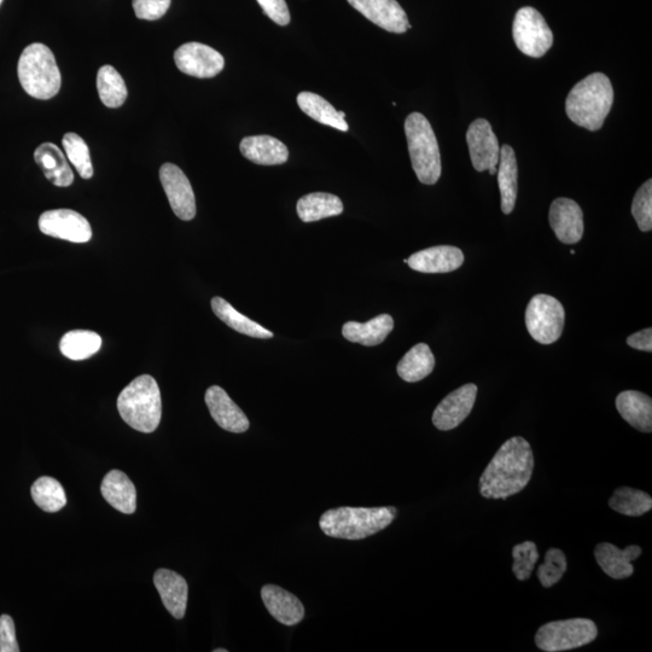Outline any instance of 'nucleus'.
<instances>
[{
  "mask_svg": "<svg viewBox=\"0 0 652 652\" xmlns=\"http://www.w3.org/2000/svg\"><path fill=\"white\" fill-rule=\"evenodd\" d=\"M240 149L247 160L260 166L283 165L289 159L287 145L271 136L243 138Z\"/></svg>",
  "mask_w": 652,
  "mask_h": 652,
  "instance_id": "obj_23",
  "label": "nucleus"
},
{
  "mask_svg": "<svg viewBox=\"0 0 652 652\" xmlns=\"http://www.w3.org/2000/svg\"><path fill=\"white\" fill-rule=\"evenodd\" d=\"M2 3H3V0H0V5H2Z\"/></svg>",
  "mask_w": 652,
  "mask_h": 652,
  "instance_id": "obj_45",
  "label": "nucleus"
},
{
  "mask_svg": "<svg viewBox=\"0 0 652 652\" xmlns=\"http://www.w3.org/2000/svg\"><path fill=\"white\" fill-rule=\"evenodd\" d=\"M263 8L266 16L279 26H287L290 23V13L285 0H256Z\"/></svg>",
  "mask_w": 652,
  "mask_h": 652,
  "instance_id": "obj_41",
  "label": "nucleus"
},
{
  "mask_svg": "<svg viewBox=\"0 0 652 652\" xmlns=\"http://www.w3.org/2000/svg\"><path fill=\"white\" fill-rule=\"evenodd\" d=\"M63 149L67 159L72 163L79 176L83 179L93 177V166L89 147L77 133L69 132L63 137Z\"/></svg>",
  "mask_w": 652,
  "mask_h": 652,
  "instance_id": "obj_36",
  "label": "nucleus"
},
{
  "mask_svg": "<svg viewBox=\"0 0 652 652\" xmlns=\"http://www.w3.org/2000/svg\"><path fill=\"white\" fill-rule=\"evenodd\" d=\"M14 620L9 615L0 616V652H19Z\"/></svg>",
  "mask_w": 652,
  "mask_h": 652,
  "instance_id": "obj_42",
  "label": "nucleus"
},
{
  "mask_svg": "<svg viewBox=\"0 0 652 652\" xmlns=\"http://www.w3.org/2000/svg\"><path fill=\"white\" fill-rule=\"evenodd\" d=\"M477 387L473 383L454 390L433 413V424L442 432L461 426L474 409Z\"/></svg>",
  "mask_w": 652,
  "mask_h": 652,
  "instance_id": "obj_14",
  "label": "nucleus"
},
{
  "mask_svg": "<svg viewBox=\"0 0 652 652\" xmlns=\"http://www.w3.org/2000/svg\"><path fill=\"white\" fill-rule=\"evenodd\" d=\"M205 400L211 416L220 428L235 434L247 432L250 423L246 413L232 401L223 388H208Z\"/></svg>",
  "mask_w": 652,
  "mask_h": 652,
  "instance_id": "obj_17",
  "label": "nucleus"
},
{
  "mask_svg": "<svg viewBox=\"0 0 652 652\" xmlns=\"http://www.w3.org/2000/svg\"><path fill=\"white\" fill-rule=\"evenodd\" d=\"M154 584L168 613L174 619H183L188 605V582L172 570L159 569L154 575Z\"/></svg>",
  "mask_w": 652,
  "mask_h": 652,
  "instance_id": "obj_19",
  "label": "nucleus"
},
{
  "mask_svg": "<svg viewBox=\"0 0 652 652\" xmlns=\"http://www.w3.org/2000/svg\"><path fill=\"white\" fill-rule=\"evenodd\" d=\"M97 90L104 106L120 108L127 100V87L120 73L112 66H103L97 74Z\"/></svg>",
  "mask_w": 652,
  "mask_h": 652,
  "instance_id": "obj_33",
  "label": "nucleus"
},
{
  "mask_svg": "<svg viewBox=\"0 0 652 652\" xmlns=\"http://www.w3.org/2000/svg\"><path fill=\"white\" fill-rule=\"evenodd\" d=\"M34 160L49 182L58 188H68L74 183V173L67 156L54 143L39 145L34 151Z\"/></svg>",
  "mask_w": 652,
  "mask_h": 652,
  "instance_id": "obj_22",
  "label": "nucleus"
},
{
  "mask_svg": "<svg viewBox=\"0 0 652 652\" xmlns=\"http://www.w3.org/2000/svg\"><path fill=\"white\" fill-rule=\"evenodd\" d=\"M435 368V357L426 343H418L398 364V375L405 382L416 383L428 377Z\"/></svg>",
  "mask_w": 652,
  "mask_h": 652,
  "instance_id": "obj_30",
  "label": "nucleus"
},
{
  "mask_svg": "<svg viewBox=\"0 0 652 652\" xmlns=\"http://www.w3.org/2000/svg\"><path fill=\"white\" fill-rule=\"evenodd\" d=\"M628 346L638 349V351H652V329H644L639 333L633 334L627 339Z\"/></svg>",
  "mask_w": 652,
  "mask_h": 652,
  "instance_id": "obj_43",
  "label": "nucleus"
},
{
  "mask_svg": "<svg viewBox=\"0 0 652 652\" xmlns=\"http://www.w3.org/2000/svg\"><path fill=\"white\" fill-rule=\"evenodd\" d=\"M120 416L131 428L149 434L161 422L162 400L154 377L143 375L122 390L118 398Z\"/></svg>",
  "mask_w": 652,
  "mask_h": 652,
  "instance_id": "obj_4",
  "label": "nucleus"
},
{
  "mask_svg": "<svg viewBox=\"0 0 652 652\" xmlns=\"http://www.w3.org/2000/svg\"><path fill=\"white\" fill-rule=\"evenodd\" d=\"M498 183L502 195L504 214L514 212L518 194V166L514 149L510 145L500 148Z\"/></svg>",
  "mask_w": 652,
  "mask_h": 652,
  "instance_id": "obj_27",
  "label": "nucleus"
},
{
  "mask_svg": "<svg viewBox=\"0 0 652 652\" xmlns=\"http://www.w3.org/2000/svg\"><path fill=\"white\" fill-rule=\"evenodd\" d=\"M298 104L302 112L318 121L319 124L336 128L341 132L348 131L346 114L337 112L322 96L307 91L301 92L298 96Z\"/></svg>",
  "mask_w": 652,
  "mask_h": 652,
  "instance_id": "obj_29",
  "label": "nucleus"
},
{
  "mask_svg": "<svg viewBox=\"0 0 652 652\" xmlns=\"http://www.w3.org/2000/svg\"><path fill=\"white\" fill-rule=\"evenodd\" d=\"M39 229L44 235L73 243L92 238V227L83 215L72 209H54L40 215Z\"/></svg>",
  "mask_w": 652,
  "mask_h": 652,
  "instance_id": "obj_11",
  "label": "nucleus"
},
{
  "mask_svg": "<svg viewBox=\"0 0 652 652\" xmlns=\"http://www.w3.org/2000/svg\"><path fill=\"white\" fill-rule=\"evenodd\" d=\"M296 211L304 223H313V221L342 214L343 203L340 197L328 194V192H313V194L301 197Z\"/></svg>",
  "mask_w": 652,
  "mask_h": 652,
  "instance_id": "obj_28",
  "label": "nucleus"
},
{
  "mask_svg": "<svg viewBox=\"0 0 652 652\" xmlns=\"http://www.w3.org/2000/svg\"><path fill=\"white\" fill-rule=\"evenodd\" d=\"M467 142L471 162L477 172L488 171L497 174L500 157L498 138L491 124L485 119H477L469 126Z\"/></svg>",
  "mask_w": 652,
  "mask_h": 652,
  "instance_id": "obj_12",
  "label": "nucleus"
},
{
  "mask_svg": "<svg viewBox=\"0 0 652 652\" xmlns=\"http://www.w3.org/2000/svg\"><path fill=\"white\" fill-rule=\"evenodd\" d=\"M405 264L417 272L448 273L458 270L464 264V254L457 247H432L411 255Z\"/></svg>",
  "mask_w": 652,
  "mask_h": 652,
  "instance_id": "obj_18",
  "label": "nucleus"
},
{
  "mask_svg": "<svg viewBox=\"0 0 652 652\" xmlns=\"http://www.w3.org/2000/svg\"><path fill=\"white\" fill-rule=\"evenodd\" d=\"M104 499L122 514H135L137 509V491L132 481L120 470H112L104 477L101 486Z\"/></svg>",
  "mask_w": 652,
  "mask_h": 652,
  "instance_id": "obj_24",
  "label": "nucleus"
},
{
  "mask_svg": "<svg viewBox=\"0 0 652 652\" xmlns=\"http://www.w3.org/2000/svg\"><path fill=\"white\" fill-rule=\"evenodd\" d=\"M609 506L621 515L638 517L652 509V498L638 489L621 487L609 499Z\"/></svg>",
  "mask_w": 652,
  "mask_h": 652,
  "instance_id": "obj_34",
  "label": "nucleus"
},
{
  "mask_svg": "<svg viewBox=\"0 0 652 652\" xmlns=\"http://www.w3.org/2000/svg\"><path fill=\"white\" fill-rule=\"evenodd\" d=\"M534 470L531 445L515 436L499 448L480 477V494L486 499H508L528 486Z\"/></svg>",
  "mask_w": 652,
  "mask_h": 652,
  "instance_id": "obj_1",
  "label": "nucleus"
},
{
  "mask_svg": "<svg viewBox=\"0 0 652 652\" xmlns=\"http://www.w3.org/2000/svg\"><path fill=\"white\" fill-rule=\"evenodd\" d=\"M394 329V319L381 314L366 323L348 322L343 325L342 335L346 340L366 347L381 345Z\"/></svg>",
  "mask_w": 652,
  "mask_h": 652,
  "instance_id": "obj_26",
  "label": "nucleus"
},
{
  "mask_svg": "<svg viewBox=\"0 0 652 652\" xmlns=\"http://www.w3.org/2000/svg\"><path fill=\"white\" fill-rule=\"evenodd\" d=\"M348 3L387 32L403 34L411 28L405 10L397 0H348Z\"/></svg>",
  "mask_w": 652,
  "mask_h": 652,
  "instance_id": "obj_15",
  "label": "nucleus"
},
{
  "mask_svg": "<svg viewBox=\"0 0 652 652\" xmlns=\"http://www.w3.org/2000/svg\"><path fill=\"white\" fill-rule=\"evenodd\" d=\"M405 133L413 171L419 182L426 185L438 183L442 172L440 149L426 116L421 113L407 116Z\"/></svg>",
  "mask_w": 652,
  "mask_h": 652,
  "instance_id": "obj_6",
  "label": "nucleus"
},
{
  "mask_svg": "<svg viewBox=\"0 0 652 652\" xmlns=\"http://www.w3.org/2000/svg\"><path fill=\"white\" fill-rule=\"evenodd\" d=\"M512 34L518 50L529 57H543L553 45L551 28L544 16L531 7L517 11Z\"/></svg>",
  "mask_w": 652,
  "mask_h": 652,
  "instance_id": "obj_9",
  "label": "nucleus"
},
{
  "mask_svg": "<svg viewBox=\"0 0 652 652\" xmlns=\"http://www.w3.org/2000/svg\"><path fill=\"white\" fill-rule=\"evenodd\" d=\"M102 347V337L95 331L74 330L62 337L61 353L71 360H85L95 355Z\"/></svg>",
  "mask_w": 652,
  "mask_h": 652,
  "instance_id": "obj_32",
  "label": "nucleus"
},
{
  "mask_svg": "<svg viewBox=\"0 0 652 652\" xmlns=\"http://www.w3.org/2000/svg\"><path fill=\"white\" fill-rule=\"evenodd\" d=\"M17 74L22 89L37 100H51L61 90L60 68L54 54L44 44L34 43L23 50Z\"/></svg>",
  "mask_w": 652,
  "mask_h": 652,
  "instance_id": "obj_5",
  "label": "nucleus"
},
{
  "mask_svg": "<svg viewBox=\"0 0 652 652\" xmlns=\"http://www.w3.org/2000/svg\"><path fill=\"white\" fill-rule=\"evenodd\" d=\"M212 308L215 316H217L221 322L230 326L231 329L236 330L237 333L263 340L272 339L273 337V333H271L270 330H267L264 326L253 322L252 319L243 316V314L236 311L229 302L223 298H219V296L212 300Z\"/></svg>",
  "mask_w": 652,
  "mask_h": 652,
  "instance_id": "obj_31",
  "label": "nucleus"
},
{
  "mask_svg": "<svg viewBox=\"0 0 652 652\" xmlns=\"http://www.w3.org/2000/svg\"><path fill=\"white\" fill-rule=\"evenodd\" d=\"M512 557H514L512 572L517 580L526 581L531 578L535 564L540 557L537 545L533 541L518 544L512 549Z\"/></svg>",
  "mask_w": 652,
  "mask_h": 652,
  "instance_id": "obj_38",
  "label": "nucleus"
},
{
  "mask_svg": "<svg viewBox=\"0 0 652 652\" xmlns=\"http://www.w3.org/2000/svg\"><path fill=\"white\" fill-rule=\"evenodd\" d=\"M549 220L553 232L564 244L578 243L584 236V214L573 200L561 197L553 201Z\"/></svg>",
  "mask_w": 652,
  "mask_h": 652,
  "instance_id": "obj_16",
  "label": "nucleus"
},
{
  "mask_svg": "<svg viewBox=\"0 0 652 652\" xmlns=\"http://www.w3.org/2000/svg\"><path fill=\"white\" fill-rule=\"evenodd\" d=\"M172 0H133V10L138 19L147 21L160 20L171 7Z\"/></svg>",
  "mask_w": 652,
  "mask_h": 652,
  "instance_id": "obj_40",
  "label": "nucleus"
},
{
  "mask_svg": "<svg viewBox=\"0 0 652 652\" xmlns=\"http://www.w3.org/2000/svg\"><path fill=\"white\" fill-rule=\"evenodd\" d=\"M397 509L339 508L324 512L320 529L331 538L362 540L383 531L397 518Z\"/></svg>",
  "mask_w": 652,
  "mask_h": 652,
  "instance_id": "obj_3",
  "label": "nucleus"
},
{
  "mask_svg": "<svg viewBox=\"0 0 652 652\" xmlns=\"http://www.w3.org/2000/svg\"><path fill=\"white\" fill-rule=\"evenodd\" d=\"M614 103V89L603 73H593L569 92L566 112L575 125L595 132L601 130Z\"/></svg>",
  "mask_w": 652,
  "mask_h": 652,
  "instance_id": "obj_2",
  "label": "nucleus"
},
{
  "mask_svg": "<svg viewBox=\"0 0 652 652\" xmlns=\"http://www.w3.org/2000/svg\"><path fill=\"white\" fill-rule=\"evenodd\" d=\"M567 557L560 549H550L546 552L545 563L538 568V579L541 586L550 589L563 578L567 572Z\"/></svg>",
  "mask_w": 652,
  "mask_h": 652,
  "instance_id": "obj_37",
  "label": "nucleus"
},
{
  "mask_svg": "<svg viewBox=\"0 0 652 652\" xmlns=\"http://www.w3.org/2000/svg\"><path fill=\"white\" fill-rule=\"evenodd\" d=\"M632 215L643 232L652 229V180L640 186L632 203Z\"/></svg>",
  "mask_w": 652,
  "mask_h": 652,
  "instance_id": "obj_39",
  "label": "nucleus"
},
{
  "mask_svg": "<svg viewBox=\"0 0 652 652\" xmlns=\"http://www.w3.org/2000/svg\"><path fill=\"white\" fill-rule=\"evenodd\" d=\"M160 180L174 214L184 221L196 217V199L188 177L173 163L160 168Z\"/></svg>",
  "mask_w": 652,
  "mask_h": 652,
  "instance_id": "obj_13",
  "label": "nucleus"
},
{
  "mask_svg": "<svg viewBox=\"0 0 652 652\" xmlns=\"http://www.w3.org/2000/svg\"><path fill=\"white\" fill-rule=\"evenodd\" d=\"M214 652H227V650L226 649H217V650H214Z\"/></svg>",
  "mask_w": 652,
  "mask_h": 652,
  "instance_id": "obj_44",
  "label": "nucleus"
},
{
  "mask_svg": "<svg viewBox=\"0 0 652 652\" xmlns=\"http://www.w3.org/2000/svg\"><path fill=\"white\" fill-rule=\"evenodd\" d=\"M598 637L595 622L589 619L552 621L541 626L535 644L546 652H561L581 648Z\"/></svg>",
  "mask_w": 652,
  "mask_h": 652,
  "instance_id": "obj_7",
  "label": "nucleus"
},
{
  "mask_svg": "<svg viewBox=\"0 0 652 652\" xmlns=\"http://www.w3.org/2000/svg\"><path fill=\"white\" fill-rule=\"evenodd\" d=\"M640 555H642V549L637 545L620 550L614 544L602 543L598 544L595 550L598 566L611 579L615 580L630 578L634 573L632 562L636 561Z\"/></svg>",
  "mask_w": 652,
  "mask_h": 652,
  "instance_id": "obj_20",
  "label": "nucleus"
},
{
  "mask_svg": "<svg viewBox=\"0 0 652 652\" xmlns=\"http://www.w3.org/2000/svg\"><path fill=\"white\" fill-rule=\"evenodd\" d=\"M616 409L622 418L642 433L652 432V400L637 390H626L617 395Z\"/></svg>",
  "mask_w": 652,
  "mask_h": 652,
  "instance_id": "obj_25",
  "label": "nucleus"
},
{
  "mask_svg": "<svg viewBox=\"0 0 652 652\" xmlns=\"http://www.w3.org/2000/svg\"><path fill=\"white\" fill-rule=\"evenodd\" d=\"M174 62L180 72L190 77L209 79L217 77L225 67L223 55L211 46L186 43L174 52Z\"/></svg>",
  "mask_w": 652,
  "mask_h": 652,
  "instance_id": "obj_10",
  "label": "nucleus"
},
{
  "mask_svg": "<svg viewBox=\"0 0 652 652\" xmlns=\"http://www.w3.org/2000/svg\"><path fill=\"white\" fill-rule=\"evenodd\" d=\"M32 498L45 512H57L67 505L66 492L54 477L43 476L33 483Z\"/></svg>",
  "mask_w": 652,
  "mask_h": 652,
  "instance_id": "obj_35",
  "label": "nucleus"
},
{
  "mask_svg": "<svg viewBox=\"0 0 652 652\" xmlns=\"http://www.w3.org/2000/svg\"><path fill=\"white\" fill-rule=\"evenodd\" d=\"M261 598L269 613L285 626L298 625L305 617V608L300 599L293 593L283 590L282 587L264 586L261 590Z\"/></svg>",
  "mask_w": 652,
  "mask_h": 652,
  "instance_id": "obj_21",
  "label": "nucleus"
},
{
  "mask_svg": "<svg viewBox=\"0 0 652 652\" xmlns=\"http://www.w3.org/2000/svg\"><path fill=\"white\" fill-rule=\"evenodd\" d=\"M566 312L561 302L550 295H535L527 306L526 326L528 333L541 345H551L563 333Z\"/></svg>",
  "mask_w": 652,
  "mask_h": 652,
  "instance_id": "obj_8",
  "label": "nucleus"
}]
</instances>
